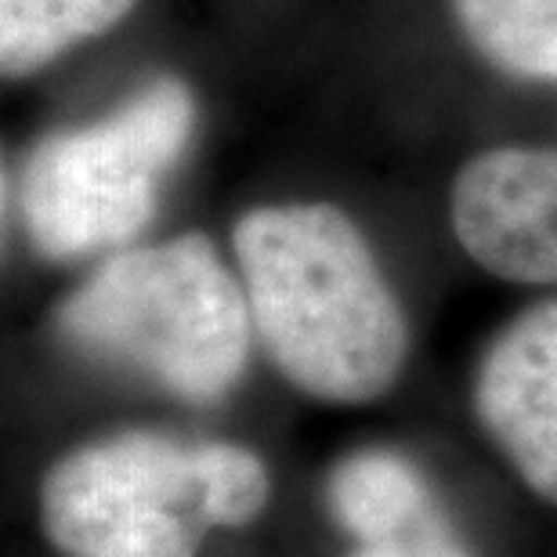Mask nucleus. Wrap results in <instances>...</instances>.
<instances>
[{
    "instance_id": "obj_2",
    "label": "nucleus",
    "mask_w": 557,
    "mask_h": 557,
    "mask_svg": "<svg viewBox=\"0 0 557 557\" xmlns=\"http://www.w3.org/2000/svg\"><path fill=\"white\" fill-rule=\"evenodd\" d=\"M65 341L127 366L185 403H221L250 359L243 278L207 236L113 253L59 308Z\"/></svg>"
},
{
    "instance_id": "obj_5",
    "label": "nucleus",
    "mask_w": 557,
    "mask_h": 557,
    "mask_svg": "<svg viewBox=\"0 0 557 557\" xmlns=\"http://www.w3.org/2000/svg\"><path fill=\"white\" fill-rule=\"evenodd\" d=\"M453 236L488 275L557 283V145H504L471 156L449 188Z\"/></svg>"
},
{
    "instance_id": "obj_10",
    "label": "nucleus",
    "mask_w": 557,
    "mask_h": 557,
    "mask_svg": "<svg viewBox=\"0 0 557 557\" xmlns=\"http://www.w3.org/2000/svg\"><path fill=\"white\" fill-rule=\"evenodd\" d=\"M351 557H471V550L456 540V532L442 518V510H434V515H428L403 532L359 543Z\"/></svg>"
},
{
    "instance_id": "obj_6",
    "label": "nucleus",
    "mask_w": 557,
    "mask_h": 557,
    "mask_svg": "<svg viewBox=\"0 0 557 557\" xmlns=\"http://www.w3.org/2000/svg\"><path fill=\"white\" fill-rule=\"evenodd\" d=\"M471 395L478 423L521 482L557 507V297L499 330Z\"/></svg>"
},
{
    "instance_id": "obj_7",
    "label": "nucleus",
    "mask_w": 557,
    "mask_h": 557,
    "mask_svg": "<svg viewBox=\"0 0 557 557\" xmlns=\"http://www.w3.org/2000/svg\"><path fill=\"white\" fill-rule=\"evenodd\" d=\"M330 515L359 543L384 540L438 510L428 478L417 463L392 449H362L333 467Z\"/></svg>"
},
{
    "instance_id": "obj_4",
    "label": "nucleus",
    "mask_w": 557,
    "mask_h": 557,
    "mask_svg": "<svg viewBox=\"0 0 557 557\" xmlns=\"http://www.w3.org/2000/svg\"><path fill=\"white\" fill-rule=\"evenodd\" d=\"M40 529L73 557H196L221 529L214 442L131 431L81 445L44 474Z\"/></svg>"
},
{
    "instance_id": "obj_1",
    "label": "nucleus",
    "mask_w": 557,
    "mask_h": 557,
    "mask_svg": "<svg viewBox=\"0 0 557 557\" xmlns=\"http://www.w3.org/2000/svg\"><path fill=\"white\" fill-rule=\"evenodd\" d=\"M253 333L297 392L362 406L398 381L409 322L359 225L333 203H275L232 232Z\"/></svg>"
},
{
    "instance_id": "obj_3",
    "label": "nucleus",
    "mask_w": 557,
    "mask_h": 557,
    "mask_svg": "<svg viewBox=\"0 0 557 557\" xmlns=\"http://www.w3.org/2000/svg\"><path fill=\"white\" fill-rule=\"evenodd\" d=\"M196 127L193 91L160 76L95 124L48 135L22 174V221L44 258L124 247L149 225Z\"/></svg>"
},
{
    "instance_id": "obj_9",
    "label": "nucleus",
    "mask_w": 557,
    "mask_h": 557,
    "mask_svg": "<svg viewBox=\"0 0 557 557\" xmlns=\"http://www.w3.org/2000/svg\"><path fill=\"white\" fill-rule=\"evenodd\" d=\"M460 37L493 70L557 84V0H449Z\"/></svg>"
},
{
    "instance_id": "obj_8",
    "label": "nucleus",
    "mask_w": 557,
    "mask_h": 557,
    "mask_svg": "<svg viewBox=\"0 0 557 557\" xmlns=\"http://www.w3.org/2000/svg\"><path fill=\"white\" fill-rule=\"evenodd\" d=\"M138 0H0V70L40 73L81 44L116 29Z\"/></svg>"
}]
</instances>
